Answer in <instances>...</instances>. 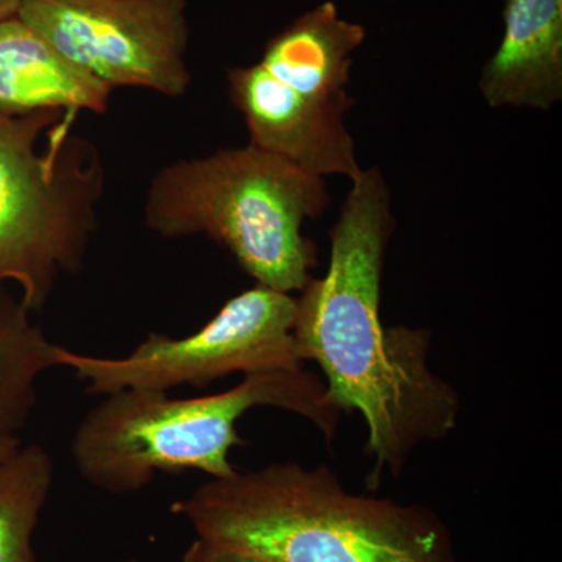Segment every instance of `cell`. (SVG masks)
<instances>
[{"mask_svg":"<svg viewBox=\"0 0 562 562\" xmlns=\"http://www.w3.org/2000/svg\"><path fill=\"white\" fill-rule=\"evenodd\" d=\"M395 220L383 172L351 181L330 233L327 272L295 299L294 338L303 361L324 373L325 394L341 413H360L373 458L368 486L401 475L417 447L442 441L460 420V394L428 366L427 328L384 327V258Z\"/></svg>","mask_w":562,"mask_h":562,"instance_id":"6da1fadb","label":"cell"},{"mask_svg":"<svg viewBox=\"0 0 562 562\" xmlns=\"http://www.w3.org/2000/svg\"><path fill=\"white\" fill-rule=\"evenodd\" d=\"M172 513L198 538L273 562H458L432 509L351 494L327 465L273 462L211 479Z\"/></svg>","mask_w":562,"mask_h":562,"instance_id":"7a4b0ae2","label":"cell"},{"mask_svg":"<svg viewBox=\"0 0 562 562\" xmlns=\"http://www.w3.org/2000/svg\"><path fill=\"white\" fill-rule=\"evenodd\" d=\"M260 406L308 419L327 442L335 439L341 417L324 382L305 368L249 373L232 390L194 398L125 390L105 395L85 414L74 431L70 457L85 482L111 495L143 491L162 472L199 471L225 479L236 472L232 449L243 443L236 425Z\"/></svg>","mask_w":562,"mask_h":562,"instance_id":"3957f363","label":"cell"},{"mask_svg":"<svg viewBox=\"0 0 562 562\" xmlns=\"http://www.w3.org/2000/svg\"><path fill=\"white\" fill-rule=\"evenodd\" d=\"M328 203L322 177L249 143L162 166L151 177L144 222L166 239L209 236L258 286L291 294L317 265L303 222Z\"/></svg>","mask_w":562,"mask_h":562,"instance_id":"277c9868","label":"cell"},{"mask_svg":"<svg viewBox=\"0 0 562 562\" xmlns=\"http://www.w3.org/2000/svg\"><path fill=\"white\" fill-rule=\"evenodd\" d=\"M79 114L0 113V283L38 313L58 281L83 269L98 228L105 169L74 132Z\"/></svg>","mask_w":562,"mask_h":562,"instance_id":"5b68a950","label":"cell"},{"mask_svg":"<svg viewBox=\"0 0 562 562\" xmlns=\"http://www.w3.org/2000/svg\"><path fill=\"white\" fill-rule=\"evenodd\" d=\"M368 32L325 0L266 43L260 60L228 70L231 101L250 144L313 176L362 172L346 127L355 99L347 92L351 54Z\"/></svg>","mask_w":562,"mask_h":562,"instance_id":"8992f818","label":"cell"},{"mask_svg":"<svg viewBox=\"0 0 562 562\" xmlns=\"http://www.w3.org/2000/svg\"><path fill=\"white\" fill-rule=\"evenodd\" d=\"M295 308L291 294L257 284L231 299L192 335L172 338L151 333L121 358L57 346L55 362L85 382L88 394L102 397L125 390L205 387L236 372L297 371L305 361L294 338Z\"/></svg>","mask_w":562,"mask_h":562,"instance_id":"52a82bcc","label":"cell"},{"mask_svg":"<svg viewBox=\"0 0 562 562\" xmlns=\"http://www.w3.org/2000/svg\"><path fill=\"white\" fill-rule=\"evenodd\" d=\"M18 16L111 91L190 90L187 0H21Z\"/></svg>","mask_w":562,"mask_h":562,"instance_id":"ba28073f","label":"cell"},{"mask_svg":"<svg viewBox=\"0 0 562 562\" xmlns=\"http://www.w3.org/2000/svg\"><path fill=\"white\" fill-rule=\"evenodd\" d=\"M503 24L480 76L484 101L552 110L562 99V0H506Z\"/></svg>","mask_w":562,"mask_h":562,"instance_id":"9c48e42d","label":"cell"},{"mask_svg":"<svg viewBox=\"0 0 562 562\" xmlns=\"http://www.w3.org/2000/svg\"><path fill=\"white\" fill-rule=\"evenodd\" d=\"M109 87L66 60L18 14L0 21V113L27 116L41 111L103 114Z\"/></svg>","mask_w":562,"mask_h":562,"instance_id":"30bf717a","label":"cell"},{"mask_svg":"<svg viewBox=\"0 0 562 562\" xmlns=\"http://www.w3.org/2000/svg\"><path fill=\"white\" fill-rule=\"evenodd\" d=\"M55 347L20 294L0 283V439L18 438L27 427L41 376L57 368Z\"/></svg>","mask_w":562,"mask_h":562,"instance_id":"8fae6325","label":"cell"},{"mask_svg":"<svg viewBox=\"0 0 562 562\" xmlns=\"http://www.w3.org/2000/svg\"><path fill=\"white\" fill-rule=\"evenodd\" d=\"M54 480V460L40 443H21L0 461V562H36L33 535Z\"/></svg>","mask_w":562,"mask_h":562,"instance_id":"7c38bea8","label":"cell"},{"mask_svg":"<svg viewBox=\"0 0 562 562\" xmlns=\"http://www.w3.org/2000/svg\"><path fill=\"white\" fill-rule=\"evenodd\" d=\"M180 562H273L260 554L243 552V550L232 549V547L220 546L205 541L202 538H195L191 542L187 552L181 557Z\"/></svg>","mask_w":562,"mask_h":562,"instance_id":"4fadbf2b","label":"cell"},{"mask_svg":"<svg viewBox=\"0 0 562 562\" xmlns=\"http://www.w3.org/2000/svg\"><path fill=\"white\" fill-rule=\"evenodd\" d=\"M21 0H0V21L18 14Z\"/></svg>","mask_w":562,"mask_h":562,"instance_id":"5bb4252c","label":"cell"},{"mask_svg":"<svg viewBox=\"0 0 562 562\" xmlns=\"http://www.w3.org/2000/svg\"><path fill=\"white\" fill-rule=\"evenodd\" d=\"M21 446L20 438L0 439V461L13 453Z\"/></svg>","mask_w":562,"mask_h":562,"instance_id":"9a60e30c","label":"cell"},{"mask_svg":"<svg viewBox=\"0 0 562 562\" xmlns=\"http://www.w3.org/2000/svg\"><path fill=\"white\" fill-rule=\"evenodd\" d=\"M125 562H140L138 560H128V561H125Z\"/></svg>","mask_w":562,"mask_h":562,"instance_id":"2e32d148","label":"cell"}]
</instances>
